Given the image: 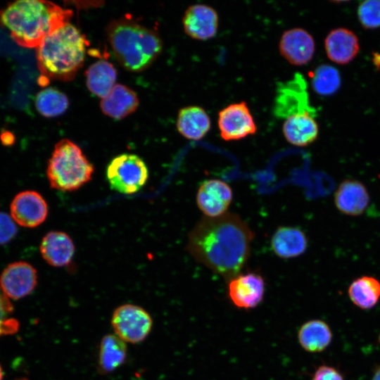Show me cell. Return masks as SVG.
Returning a JSON list of instances; mask_svg holds the SVG:
<instances>
[{
	"label": "cell",
	"instance_id": "484cf974",
	"mask_svg": "<svg viewBox=\"0 0 380 380\" xmlns=\"http://www.w3.org/2000/svg\"><path fill=\"white\" fill-rule=\"evenodd\" d=\"M348 292L354 305L363 310L371 309L380 298V281L373 277L363 276L350 284Z\"/></svg>",
	"mask_w": 380,
	"mask_h": 380
},
{
	"label": "cell",
	"instance_id": "9a60e30c",
	"mask_svg": "<svg viewBox=\"0 0 380 380\" xmlns=\"http://www.w3.org/2000/svg\"><path fill=\"white\" fill-rule=\"evenodd\" d=\"M182 23L184 30L188 36L196 40L205 41L215 36L219 16L213 7L197 4L187 8Z\"/></svg>",
	"mask_w": 380,
	"mask_h": 380
},
{
	"label": "cell",
	"instance_id": "ac0fdd59",
	"mask_svg": "<svg viewBox=\"0 0 380 380\" xmlns=\"http://www.w3.org/2000/svg\"><path fill=\"white\" fill-rule=\"evenodd\" d=\"M43 258L53 267L68 265L75 253V245L68 234L63 232L52 231L47 233L40 244Z\"/></svg>",
	"mask_w": 380,
	"mask_h": 380
},
{
	"label": "cell",
	"instance_id": "603a6c76",
	"mask_svg": "<svg viewBox=\"0 0 380 380\" xmlns=\"http://www.w3.org/2000/svg\"><path fill=\"white\" fill-rule=\"evenodd\" d=\"M210 119L201 106H189L179 110L177 119L178 132L190 140L201 139L210 129Z\"/></svg>",
	"mask_w": 380,
	"mask_h": 380
},
{
	"label": "cell",
	"instance_id": "e0dca14e",
	"mask_svg": "<svg viewBox=\"0 0 380 380\" xmlns=\"http://www.w3.org/2000/svg\"><path fill=\"white\" fill-rule=\"evenodd\" d=\"M334 202L337 209L343 214L357 216L367 209L369 196L366 187L360 182L346 179L337 188Z\"/></svg>",
	"mask_w": 380,
	"mask_h": 380
},
{
	"label": "cell",
	"instance_id": "7c38bea8",
	"mask_svg": "<svg viewBox=\"0 0 380 380\" xmlns=\"http://www.w3.org/2000/svg\"><path fill=\"white\" fill-rule=\"evenodd\" d=\"M37 284L36 270L23 261L8 265L0 277V287L9 299L18 300L28 296Z\"/></svg>",
	"mask_w": 380,
	"mask_h": 380
},
{
	"label": "cell",
	"instance_id": "7a4b0ae2",
	"mask_svg": "<svg viewBox=\"0 0 380 380\" xmlns=\"http://www.w3.org/2000/svg\"><path fill=\"white\" fill-rule=\"evenodd\" d=\"M72 14L50 1L20 0L0 11V25L19 45L37 48L50 33L69 23Z\"/></svg>",
	"mask_w": 380,
	"mask_h": 380
},
{
	"label": "cell",
	"instance_id": "5bb4252c",
	"mask_svg": "<svg viewBox=\"0 0 380 380\" xmlns=\"http://www.w3.org/2000/svg\"><path fill=\"white\" fill-rule=\"evenodd\" d=\"M280 54L294 65H303L313 58L315 43L312 36L300 27L289 29L284 32L279 42Z\"/></svg>",
	"mask_w": 380,
	"mask_h": 380
},
{
	"label": "cell",
	"instance_id": "ffe728a7",
	"mask_svg": "<svg viewBox=\"0 0 380 380\" xmlns=\"http://www.w3.org/2000/svg\"><path fill=\"white\" fill-rule=\"evenodd\" d=\"M315 115L304 113L285 119L282 132L286 141L296 146H306L314 142L319 134Z\"/></svg>",
	"mask_w": 380,
	"mask_h": 380
},
{
	"label": "cell",
	"instance_id": "277c9868",
	"mask_svg": "<svg viewBox=\"0 0 380 380\" xmlns=\"http://www.w3.org/2000/svg\"><path fill=\"white\" fill-rule=\"evenodd\" d=\"M106 33L115 58L130 71L148 68L162 50L161 39L154 31L127 18L110 23Z\"/></svg>",
	"mask_w": 380,
	"mask_h": 380
},
{
	"label": "cell",
	"instance_id": "f1b7e54d",
	"mask_svg": "<svg viewBox=\"0 0 380 380\" xmlns=\"http://www.w3.org/2000/svg\"><path fill=\"white\" fill-rule=\"evenodd\" d=\"M13 306L0 287V337L15 334L19 322L13 317Z\"/></svg>",
	"mask_w": 380,
	"mask_h": 380
},
{
	"label": "cell",
	"instance_id": "4fadbf2b",
	"mask_svg": "<svg viewBox=\"0 0 380 380\" xmlns=\"http://www.w3.org/2000/svg\"><path fill=\"white\" fill-rule=\"evenodd\" d=\"M13 220L25 227H35L46 220L48 206L42 196L34 191H24L18 194L11 204Z\"/></svg>",
	"mask_w": 380,
	"mask_h": 380
},
{
	"label": "cell",
	"instance_id": "4316f807",
	"mask_svg": "<svg viewBox=\"0 0 380 380\" xmlns=\"http://www.w3.org/2000/svg\"><path fill=\"white\" fill-rule=\"evenodd\" d=\"M35 106L43 116L54 118L66 111L69 101L67 96L61 91L54 88H46L37 94Z\"/></svg>",
	"mask_w": 380,
	"mask_h": 380
},
{
	"label": "cell",
	"instance_id": "4dcf8cb0",
	"mask_svg": "<svg viewBox=\"0 0 380 380\" xmlns=\"http://www.w3.org/2000/svg\"><path fill=\"white\" fill-rule=\"evenodd\" d=\"M17 227L8 215L0 212V244L10 241L16 234Z\"/></svg>",
	"mask_w": 380,
	"mask_h": 380
},
{
	"label": "cell",
	"instance_id": "44dd1931",
	"mask_svg": "<svg viewBox=\"0 0 380 380\" xmlns=\"http://www.w3.org/2000/svg\"><path fill=\"white\" fill-rule=\"evenodd\" d=\"M139 105L137 94L128 87L118 84L101 99V108L107 116L121 120L134 113Z\"/></svg>",
	"mask_w": 380,
	"mask_h": 380
},
{
	"label": "cell",
	"instance_id": "5b68a950",
	"mask_svg": "<svg viewBox=\"0 0 380 380\" xmlns=\"http://www.w3.org/2000/svg\"><path fill=\"white\" fill-rule=\"evenodd\" d=\"M94 172V165L82 149L72 141L63 139L54 146L46 175L51 188L72 191L89 182Z\"/></svg>",
	"mask_w": 380,
	"mask_h": 380
},
{
	"label": "cell",
	"instance_id": "9c48e42d",
	"mask_svg": "<svg viewBox=\"0 0 380 380\" xmlns=\"http://www.w3.org/2000/svg\"><path fill=\"white\" fill-rule=\"evenodd\" d=\"M265 293V280L256 272H240L227 280L228 297L238 308H255L262 302Z\"/></svg>",
	"mask_w": 380,
	"mask_h": 380
},
{
	"label": "cell",
	"instance_id": "e575fe53",
	"mask_svg": "<svg viewBox=\"0 0 380 380\" xmlns=\"http://www.w3.org/2000/svg\"><path fill=\"white\" fill-rule=\"evenodd\" d=\"M15 380H29L28 379L25 378V377H22V378H18Z\"/></svg>",
	"mask_w": 380,
	"mask_h": 380
},
{
	"label": "cell",
	"instance_id": "cb8c5ba5",
	"mask_svg": "<svg viewBox=\"0 0 380 380\" xmlns=\"http://www.w3.org/2000/svg\"><path fill=\"white\" fill-rule=\"evenodd\" d=\"M297 336L303 350L309 353H319L330 345L333 336L329 326L324 321L311 319L300 326Z\"/></svg>",
	"mask_w": 380,
	"mask_h": 380
},
{
	"label": "cell",
	"instance_id": "30bf717a",
	"mask_svg": "<svg viewBox=\"0 0 380 380\" xmlns=\"http://www.w3.org/2000/svg\"><path fill=\"white\" fill-rule=\"evenodd\" d=\"M220 137L224 141L243 139L255 134L257 125L245 101L229 104L218 113Z\"/></svg>",
	"mask_w": 380,
	"mask_h": 380
},
{
	"label": "cell",
	"instance_id": "8fae6325",
	"mask_svg": "<svg viewBox=\"0 0 380 380\" xmlns=\"http://www.w3.org/2000/svg\"><path fill=\"white\" fill-rule=\"evenodd\" d=\"M232 198V190L228 184L218 179H210L198 187L196 203L205 217H217L227 213Z\"/></svg>",
	"mask_w": 380,
	"mask_h": 380
},
{
	"label": "cell",
	"instance_id": "d6a6232c",
	"mask_svg": "<svg viewBox=\"0 0 380 380\" xmlns=\"http://www.w3.org/2000/svg\"><path fill=\"white\" fill-rule=\"evenodd\" d=\"M371 380H380V366L376 369Z\"/></svg>",
	"mask_w": 380,
	"mask_h": 380
},
{
	"label": "cell",
	"instance_id": "7402d4cb",
	"mask_svg": "<svg viewBox=\"0 0 380 380\" xmlns=\"http://www.w3.org/2000/svg\"><path fill=\"white\" fill-rule=\"evenodd\" d=\"M127 358V343L114 334H106L100 341L97 367L101 374L116 371Z\"/></svg>",
	"mask_w": 380,
	"mask_h": 380
},
{
	"label": "cell",
	"instance_id": "f546056e",
	"mask_svg": "<svg viewBox=\"0 0 380 380\" xmlns=\"http://www.w3.org/2000/svg\"><path fill=\"white\" fill-rule=\"evenodd\" d=\"M358 20L365 29L380 27V0H366L357 8Z\"/></svg>",
	"mask_w": 380,
	"mask_h": 380
},
{
	"label": "cell",
	"instance_id": "83f0119b",
	"mask_svg": "<svg viewBox=\"0 0 380 380\" xmlns=\"http://www.w3.org/2000/svg\"><path fill=\"white\" fill-rule=\"evenodd\" d=\"M313 90L320 96H331L335 94L341 84L338 70L332 65L322 64L311 73Z\"/></svg>",
	"mask_w": 380,
	"mask_h": 380
},
{
	"label": "cell",
	"instance_id": "52a82bcc",
	"mask_svg": "<svg viewBox=\"0 0 380 380\" xmlns=\"http://www.w3.org/2000/svg\"><path fill=\"white\" fill-rule=\"evenodd\" d=\"M110 324L113 334L127 344H137L149 336L153 322L150 313L141 306L125 303L113 310Z\"/></svg>",
	"mask_w": 380,
	"mask_h": 380
},
{
	"label": "cell",
	"instance_id": "836d02e7",
	"mask_svg": "<svg viewBox=\"0 0 380 380\" xmlns=\"http://www.w3.org/2000/svg\"><path fill=\"white\" fill-rule=\"evenodd\" d=\"M3 376H4L3 370H2V368H1V367L0 365V380L3 379Z\"/></svg>",
	"mask_w": 380,
	"mask_h": 380
},
{
	"label": "cell",
	"instance_id": "d6986e66",
	"mask_svg": "<svg viewBox=\"0 0 380 380\" xmlns=\"http://www.w3.org/2000/svg\"><path fill=\"white\" fill-rule=\"evenodd\" d=\"M271 248L274 253L283 259L298 257L308 248L305 234L294 227H279L271 238Z\"/></svg>",
	"mask_w": 380,
	"mask_h": 380
},
{
	"label": "cell",
	"instance_id": "1f68e13d",
	"mask_svg": "<svg viewBox=\"0 0 380 380\" xmlns=\"http://www.w3.org/2000/svg\"><path fill=\"white\" fill-rule=\"evenodd\" d=\"M311 380H344L342 374L333 367L320 365L315 371Z\"/></svg>",
	"mask_w": 380,
	"mask_h": 380
},
{
	"label": "cell",
	"instance_id": "8992f818",
	"mask_svg": "<svg viewBox=\"0 0 380 380\" xmlns=\"http://www.w3.org/2000/svg\"><path fill=\"white\" fill-rule=\"evenodd\" d=\"M106 177L113 189L122 194H132L144 186L148 171L145 162L139 156L122 153L110 162Z\"/></svg>",
	"mask_w": 380,
	"mask_h": 380
},
{
	"label": "cell",
	"instance_id": "ba28073f",
	"mask_svg": "<svg viewBox=\"0 0 380 380\" xmlns=\"http://www.w3.org/2000/svg\"><path fill=\"white\" fill-rule=\"evenodd\" d=\"M309 113L316 115L310 105L308 85L304 77L296 72L293 77L277 84L273 103V114L278 119Z\"/></svg>",
	"mask_w": 380,
	"mask_h": 380
},
{
	"label": "cell",
	"instance_id": "6da1fadb",
	"mask_svg": "<svg viewBox=\"0 0 380 380\" xmlns=\"http://www.w3.org/2000/svg\"><path fill=\"white\" fill-rule=\"evenodd\" d=\"M254 233L238 215L202 217L189 234L186 248L193 258L227 281L248 261Z\"/></svg>",
	"mask_w": 380,
	"mask_h": 380
},
{
	"label": "cell",
	"instance_id": "2e32d148",
	"mask_svg": "<svg viewBox=\"0 0 380 380\" xmlns=\"http://www.w3.org/2000/svg\"><path fill=\"white\" fill-rule=\"evenodd\" d=\"M324 49L329 60L339 65H346L357 55L359 39L352 30L338 27L330 31L325 37Z\"/></svg>",
	"mask_w": 380,
	"mask_h": 380
},
{
	"label": "cell",
	"instance_id": "d4e9b609",
	"mask_svg": "<svg viewBox=\"0 0 380 380\" xmlns=\"http://www.w3.org/2000/svg\"><path fill=\"white\" fill-rule=\"evenodd\" d=\"M117 71L109 62L100 60L91 64L86 71L88 89L101 99L106 96L115 85Z\"/></svg>",
	"mask_w": 380,
	"mask_h": 380
},
{
	"label": "cell",
	"instance_id": "3957f363",
	"mask_svg": "<svg viewBox=\"0 0 380 380\" xmlns=\"http://www.w3.org/2000/svg\"><path fill=\"white\" fill-rule=\"evenodd\" d=\"M87 41L68 23L46 36L37 47L38 68L44 79L70 81L83 65Z\"/></svg>",
	"mask_w": 380,
	"mask_h": 380
}]
</instances>
